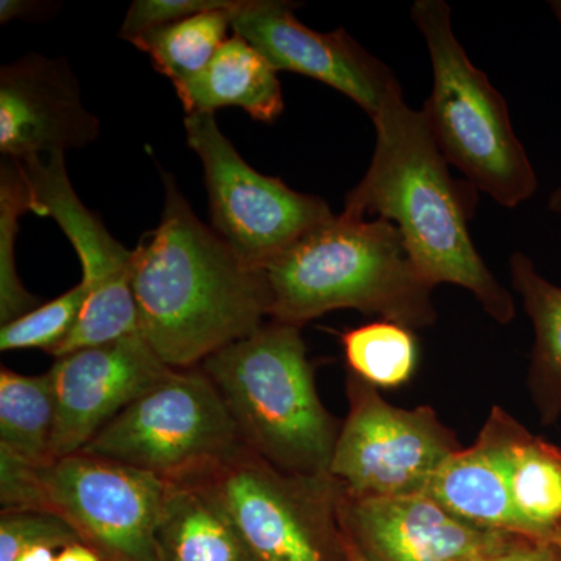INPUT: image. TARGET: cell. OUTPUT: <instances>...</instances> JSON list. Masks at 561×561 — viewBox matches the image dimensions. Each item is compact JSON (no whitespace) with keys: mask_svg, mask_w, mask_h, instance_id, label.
<instances>
[{"mask_svg":"<svg viewBox=\"0 0 561 561\" xmlns=\"http://www.w3.org/2000/svg\"><path fill=\"white\" fill-rule=\"evenodd\" d=\"M231 28L256 47L278 72L301 73L334 88L371 119L387 103L402 95L397 77L382 61L345 31H312L295 16L294 3L238 0L231 11Z\"/></svg>","mask_w":561,"mask_h":561,"instance_id":"12","label":"cell"},{"mask_svg":"<svg viewBox=\"0 0 561 561\" xmlns=\"http://www.w3.org/2000/svg\"><path fill=\"white\" fill-rule=\"evenodd\" d=\"M234 7L205 11L175 24L140 33L130 43L149 55L154 69L168 77L173 87H180L208 68L230 38L228 31Z\"/></svg>","mask_w":561,"mask_h":561,"instance_id":"22","label":"cell"},{"mask_svg":"<svg viewBox=\"0 0 561 561\" xmlns=\"http://www.w3.org/2000/svg\"><path fill=\"white\" fill-rule=\"evenodd\" d=\"M519 430L507 412L491 409L478 440L445 460L426 493L463 522L526 537L511 489L512 445Z\"/></svg>","mask_w":561,"mask_h":561,"instance_id":"16","label":"cell"},{"mask_svg":"<svg viewBox=\"0 0 561 561\" xmlns=\"http://www.w3.org/2000/svg\"><path fill=\"white\" fill-rule=\"evenodd\" d=\"M55 390L50 373L0 371V453L27 463L50 460Z\"/></svg>","mask_w":561,"mask_h":561,"instance_id":"21","label":"cell"},{"mask_svg":"<svg viewBox=\"0 0 561 561\" xmlns=\"http://www.w3.org/2000/svg\"><path fill=\"white\" fill-rule=\"evenodd\" d=\"M412 20L432 68V91L421 111L443 157L504 208L523 205L538 180L513 130L507 102L454 35L448 3L419 0Z\"/></svg>","mask_w":561,"mask_h":561,"instance_id":"5","label":"cell"},{"mask_svg":"<svg viewBox=\"0 0 561 561\" xmlns=\"http://www.w3.org/2000/svg\"><path fill=\"white\" fill-rule=\"evenodd\" d=\"M55 549L46 545L31 546L18 557L16 561H57Z\"/></svg>","mask_w":561,"mask_h":561,"instance_id":"31","label":"cell"},{"mask_svg":"<svg viewBox=\"0 0 561 561\" xmlns=\"http://www.w3.org/2000/svg\"><path fill=\"white\" fill-rule=\"evenodd\" d=\"M371 121L376 128L371 162L346 195L343 214L391 221L431 286L463 287L491 319L511 323L515 301L476 250L467 201L423 111L411 108L400 95Z\"/></svg>","mask_w":561,"mask_h":561,"instance_id":"2","label":"cell"},{"mask_svg":"<svg viewBox=\"0 0 561 561\" xmlns=\"http://www.w3.org/2000/svg\"><path fill=\"white\" fill-rule=\"evenodd\" d=\"M201 368L250 451L294 474H330L342 424L317 393L301 327L271 320Z\"/></svg>","mask_w":561,"mask_h":561,"instance_id":"4","label":"cell"},{"mask_svg":"<svg viewBox=\"0 0 561 561\" xmlns=\"http://www.w3.org/2000/svg\"><path fill=\"white\" fill-rule=\"evenodd\" d=\"M184 128L203 164L214 230L250 267L262 271L334 216L323 198L290 190L247 164L216 114H186Z\"/></svg>","mask_w":561,"mask_h":561,"instance_id":"10","label":"cell"},{"mask_svg":"<svg viewBox=\"0 0 561 561\" xmlns=\"http://www.w3.org/2000/svg\"><path fill=\"white\" fill-rule=\"evenodd\" d=\"M268 319L305 327L354 309L409 330L437 320L431 286L405 249L400 230L383 219L332 216L262 268Z\"/></svg>","mask_w":561,"mask_h":561,"instance_id":"3","label":"cell"},{"mask_svg":"<svg viewBox=\"0 0 561 561\" xmlns=\"http://www.w3.org/2000/svg\"><path fill=\"white\" fill-rule=\"evenodd\" d=\"M348 415L332 454L330 474L354 497L426 493L432 476L461 449L430 405L401 409L356 373L346 375Z\"/></svg>","mask_w":561,"mask_h":561,"instance_id":"9","label":"cell"},{"mask_svg":"<svg viewBox=\"0 0 561 561\" xmlns=\"http://www.w3.org/2000/svg\"><path fill=\"white\" fill-rule=\"evenodd\" d=\"M99 121L84 106L65 58L25 55L0 70V151L24 161L81 149L98 139Z\"/></svg>","mask_w":561,"mask_h":561,"instance_id":"15","label":"cell"},{"mask_svg":"<svg viewBox=\"0 0 561 561\" xmlns=\"http://www.w3.org/2000/svg\"><path fill=\"white\" fill-rule=\"evenodd\" d=\"M27 176L32 213L51 217L81 262L87 300L72 331L50 351L55 359L139 334L133 295V250L125 249L81 203L70 183L65 153L21 161Z\"/></svg>","mask_w":561,"mask_h":561,"instance_id":"11","label":"cell"},{"mask_svg":"<svg viewBox=\"0 0 561 561\" xmlns=\"http://www.w3.org/2000/svg\"><path fill=\"white\" fill-rule=\"evenodd\" d=\"M210 491L256 561H331L345 553L342 485L279 470L247 446L191 481Z\"/></svg>","mask_w":561,"mask_h":561,"instance_id":"7","label":"cell"},{"mask_svg":"<svg viewBox=\"0 0 561 561\" xmlns=\"http://www.w3.org/2000/svg\"><path fill=\"white\" fill-rule=\"evenodd\" d=\"M343 535H345L346 561H370L364 556V553H362L360 549L357 548L356 542L351 540L350 535L346 534L345 529H343Z\"/></svg>","mask_w":561,"mask_h":561,"instance_id":"32","label":"cell"},{"mask_svg":"<svg viewBox=\"0 0 561 561\" xmlns=\"http://www.w3.org/2000/svg\"><path fill=\"white\" fill-rule=\"evenodd\" d=\"M81 542L79 535L58 516L38 511H2L0 513V561H16L31 546L50 548Z\"/></svg>","mask_w":561,"mask_h":561,"instance_id":"26","label":"cell"},{"mask_svg":"<svg viewBox=\"0 0 561 561\" xmlns=\"http://www.w3.org/2000/svg\"><path fill=\"white\" fill-rule=\"evenodd\" d=\"M32 2H25V0H2L0 2V22L2 24H9L11 21L21 20V18L28 16L32 13Z\"/></svg>","mask_w":561,"mask_h":561,"instance_id":"29","label":"cell"},{"mask_svg":"<svg viewBox=\"0 0 561 561\" xmlns=\"http://www.w3.org/2000/svg\"><path fill=\"white\" fill-rule=\"evenodd\" d=\"M350 371L378 389H393L412 378L419 346L412 330L393 321H373L342 334Z\"/></svg>","mask_w":561,"mask_h":561,"instance_id":"23","label":"cell"},{"mask_svg":"<svg viewBox=\"0 0 561 561\" xmlns=\"http://www.w3.org/2000/svg\"><path fill=\"white\" fill-rule=\"evenodd\" d=\"M242 445L219 391L195 367L169 373L81 451L165 482H184L228 459Z\"/></svg>","mask_w":561,"mask_h":561,"instance_id":"8","label":"cell"},{"mask_svg":"<svg viewBox=\"0 0 561 561\" xmlns=\"http://www.w3.org/2000/svg\"><path fill=\"white\" fill-rule=\"evenodd\" d=\"M549 542H552V545L556 546V548L561 552V529L557 530L556 534L552 535V538L549 540Z\"/></svg>","mask_w":561,"mask_h":561,"instance_id":"35","label":"cell"},{"mask_svg":"<svg viewBox=\"0 0 561 561\" xmlns=\"http://www.w3.org/2000/svg\"><path fill=\"white\" fill-rule=\"evenodd\" d=\"M172 370L139 334L55 359L49 370L55 390L50 460L81 451Z\"/></svg>","mask_w":561,"mask_h":561,"instance_id":"13","label":"cell"},{"mask_svg":"<svg viewBox=\"0 0 561 561\" xmlns=\"http://www.w3.org/2000/svg\"><path fill=\"white\" fill-rule=\"evenodd\" d=\"M168 482L79 451L27 463L0 453L2 511L58 516L103 561L158 560V523Z\"/></svg>","mask_w":561,"mask_h":561,"instance_id":"6","label":"cell"},{"mask_svg":"<svg viewBox=\"0 0 561 561\" xmlns=\"http://www.w3.org/2000/svg\"><path fill=\"white\" fill-rule=\"evenodd\" d=\"M57 561H103V559L90 546L73 542L57 553Z\"/></svg>","mask_w":561,"mask_h":561,"instance_id":"30","label":"cell"},{"mask_svg":"<svg viewBox=\"0 0 561 561\" xmlns=\"http://www.w3.org/2000/svg\"><path fill=\"white\" fill-rule=\"evenodd\" d=\"M186 114L241 108L254 121L273 122L284 111L278 69L249 41L232 33L208 68L175 88Z\"/></svg>","mask_w":561,"mask_h":561,"instance_id":"17","label":"cell"},{"mask_svg":"<svg viewBox=\"0 0 561 561\" xmlns=\"http://www.w3.org/2000/svg\"><path fill=\"white\" fill-rule=\"evenodd\" d=\"M486 561H561V552L552 542L516 537L505 551Z\"/></svg>","mask_w":561,"mask_h":561,"instance_id":"28","label":"cell"},{"mask_svg":"<svg viewBox=\"0 0 561 561\" xmlns=\"http://www.w3.org/2000/svg\"><path fill=\"white\" fill-rule=\"evenodd\" d=\"M87 300L83 283L46 305L0 328V350H43L50 353L72 331Z\"/></svg>","mask_w":561,"mask_h":561,"instance_id":"25","label":"cell"},{"mask_svg":"<svg viewBox=\"0 0 561 561\" xmlns=\"http://www.w3.org/2000/svg\"><path fill=\"white\" fill-rule=\"evenodd\" d=\"M511 489L524 535L551 540L561 529V449L522 426L512 445Z\"/></svg>","mask_w":561,"mask_h":561,"instance_id":"20","label":"cell"},{"mask_svg":"<svg viewBox=\"0 0 561 561\" xmlns=\"http://www.w3.org/2000/svg\"><path fill=\"white\" fill-rule=\"evenodd\" d=\"M548 208L552 213L561 214V184L552 192L551 198H549Z\"/></svg>","mask_w":561,"mask_h":561,"instance_id":"33","label":"cell"},{"mask_svg":"<svg viewBox=\"0 0 561 561\" xmlns=\"http://www.w3.org/2000/svg\"><path fill=\"white\" fill-rule=\"evenodd\" d=\"M238 0H135L127 11L119 36L130 41L140 33L175 24L210 10L231 9Z\"/></svg>","mask_w":561,"mask_h":561,"instance_id":"27","label":"cell"},{"mask_svg":"<svg viewBox=\"0 0 561 561\" xmlns=\"http://www.w3.org/2000/svg\"><path fill=\"white\" fill-rule=\"evenodd\" d=\"M549 5H551L553 14H556L557 21L561 25V0H553V2H549Z\"/></svg>","mask_w":561,"mask_h":561,"instance_id":"34","label":"cell"},{"mask_svg":"<svg viewBox=\"0 0 561 561\" xmlns=\"http://www.w3.org/2000/svg\"><path fill=\"white\" fill-rule=\"evenodd\" d=\"M164 176L160 225L133 250L139 335L175 370L201 367L268 317L264 272L250 267Z\"/></svg>","mask_w":561,"mask_h":561,"instance_id":"1","label":"cell"},{"mask_svg":"<svg viewBox=\"0 0 561 561\" xmlns=\"http://www.w3.org/2000/svg\"><path fill=\"white\" fill-rule=\"evenodd\" d=\"M511 273L535 330L529 370L531 400L542 423H552L561 415V289L542 278L522 251L513 254Z\"/></svg>","mask_w":561,"mask_h":561,"instance_id":"19","label":"cell"},{"mask_svg":"<svg viewBox=\"0 0 561 561\" xmlns=\"http://www.w3.org/2000/svg\"><path fill=\"white\" fill-rule=\"evenodd\" d=\"M341 519L370 561H486L519 537L463 522L427 493L354 497L342 489Z\"/></svg>","mask_w":561,"mask_h":561,"instance_id":"14","label":"cell"},{"mask_svg":"<svg viewBox=\"0 0 561 561\" xmlns=\"http://www.w3.org/2000/svg\"><path fill=\"white\" fill-rule=\"evenodd\" d=\"M32 210L31 190L21 161L5 158L0 169V321L20 319L38 308L22 286L16 271V241L21 217Z\"/></svg>","mask_w":561,"mask_h":561,"instance_id":"24","label":"cell"},{"mask_svg":"<svg viewBox=\"0 0 561 561\" xmlns=\"http://www.w3.org/2000/svg\"><path fill=\"white\" fill-rule=\"evenodd\" d=\"M154 540L160 561H256L230 515L197 482H168Z\"/></svg>","mask_w":561,"mask_h":561,"instance_id":"18","label":"cell"}]
</instances>
